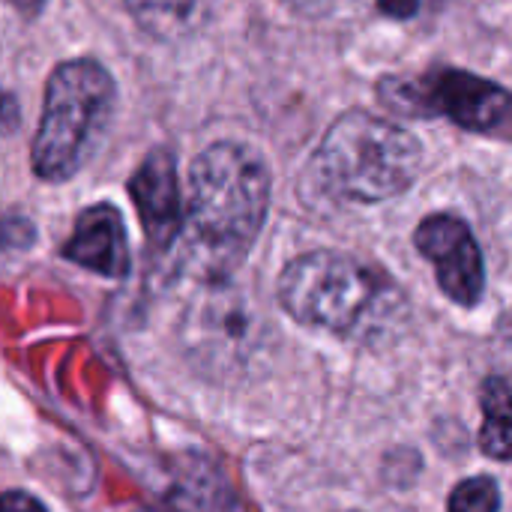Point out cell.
Segmentation results:
<instances>
[{
	"instance_id": "1",
	"label": "cell",
	"mask_w": 512,
	"mask_h": 512,
	"mask_svg": "<svg viewBox=\"0 0 512 512\" xmlns=\"http://www.w3.org/2000/svg\"><path fill=\"white\" fill-rule=\"evenodd\" d=\"M270 204L264 159L234 141L210 144L189 171V252L207 273L237 264L255 243Z\"/></svg>"
},
{
	"instance_id": "7",
	"label": "cell",
	"mask_w": 512,
	"mask_h": 512,
	"mask_svg": "<svg viewBox=\"0 0 512 512\" xmlns=\"http://www.w3.org/2000/svg\"><path fill=\"white\" fill-rule=\"evenodd\" d=\"M129 195L138 207L150 246L165 252L183 231V204L174 153L165 147L153 150L129 180Z\"/></svg>"
},
{
	"instance_id": "5",
	"label": "cell",
	"mask_w": 512,
	"mask_h": 512,
	"mask_svg": "<svg viewBox=\"0 0 512 512\" xmlns=\"http://www.w3.org/2000/svg\"><path fill=\"white\" fill-rule=\"evenodd\" d=\"M381 99L396 111L447 117L471 132L498 129L510 114V93L501 84L462 69H432L417 81L390 78L381 84Z\"/></svg>"
},
{
	"instance_id": "14",
	"label": "cell",
	"mask_w": 512,
	"mask_h": 512,
	"mask_svg": "<svg viewBox=\"0 0 512 512\" xmlns=\"http://www.w3.org/2000/svg\"><path fill=\"white\" fill-rule=\"evenodd\" d=\"M6 3H12V6H15L21 15H27V18H30V15H36V12L45 6V0H6Z\"/></svg>"
},
{
	"instance_id": "11",
	"label": "cell",
	"mask_w": 512,
	"mask_h": 512,
	"mask_svg": "<svg viewBox=\"0 0 512 512\" xmlns=\"http://www.w3.org/2000/svg\"><path fill=\"white\" fill-rule=\"evenodd\" d=\"M18 120H21V111H18L15 96L0 87V138H6L9 132H15L18 129Z\"/></svg>"
},
{
	"instance_id": "2",
	"label": "cell",
	"mask_w": 512,
	"mask_h": 512,
	"mask_svg": "<svg viewBox=\"0 0 512 512\" xmlns=\"http://www.w3.org/2000/svg\"><path fill=\"white\" fill-rule=\"evenodd\" d=\"M114 96V78L96 60H66L51 72L33 138V171L42 180H69L90 162L108 129Z\"/></svg>"
},
{
	"instance_id": "10",
	"label": "cell",
	"mask_w": 512,
	"mask_h": 512,
	"mask_svg": "<svg viewBox=\"0 0 512 512\" xmlns=\"http://www.w3.org/2000/svg\"><path fill=\"white\" fill-rule=\"evenodd\" d=\"M501 492L492 477H471L450 495V512H498Z\"/></svg>"
},
{
	"instance_id": "15",
	"label": "cell",
	"mask_w": 512,
	"mask_h": 512,
	"mask_svg": "<svg viewBox=\"0 0 512 512\" xmlns=\"http://www.w3.org/2000/svg\"><path fill=\"white\" fill-rule=\"evenodd\" d=\"M135 512H174V510H165V507H141V510Z\"/></svg>"
},
{
	"instance_id": "6",
	"label": "cell",
	"mask_w": 512,
	"mask_h": 512,
	"mask_svg": "<svg viewBox=\"0 0 512 512\" xmlns=\"http://www.w3.org/2000/svg\"><path fill=\"white\" fill-rule=\"evenodd\" d=\"M417 249L435 264L438 285L459 306H474L486 288V270L480 246L471 228L447 213H435L420 222L414 234Z\"/></svg>"
},
{
	"instance_id": "12",
	"label": "cell",
	"mask_w": 512,
	"mask_h": 512,
	"mask_svg": "<svg viewBox=\"0 0 512 512\" xmlns=\"http://www.w3.org/2000/svg\"><path fill=\"white\" fill-rule=\"evenodd\" d=\"M0 512H48L27 492H6L0 495Z\"/></svg>"
},
{
	"instance_id": "13",
	"label": "cell",
	"mask_w": 512,
	"mask_h": 512,
	"mask_svg": "<svg viewBox=\"0 0 512 512\" xmlns=\"http://www.w3.org/2000/svg\"><path fill=\"white\" fill-rule=\"evenodd\" d=\"M378 9L390 18H411L420 9V0H378Z\"/></svg>"
},
{
	"instance_id": "4",
	"label": "cell",
	"mask_w": 512,
	"mask_h": 512,
	"mask_svg": "<svg viewBox=\"0 0 512 512\" xmlns=\"http://www.w3.org/2000/svg\"><path fill=\"white\" fill-rule=\"evenodd\" d=\"M387 294L381 273L327 249L300 255L279 279V300L294 321L339 336L366 327Z\"/></svg>"
},
{
	"instance_id": "3",
	"label": "cell",
	"mask_w": 512,
	"mask_h": 512,
	"mask_svg": "<svg viewBox=\"0 0 512 512\" xmlns=\"http://www.w3.org/2000/svg\"><path fill=\"white\" fill-rule=\"evenodd\" d=\"M321 177L351 201H387L402 195L420 171V141L375 114L348 111L324 135L318 147Z\"/></svg>"
},
{
	"instance_id": "9",
	"label": "cell",
	"mask_w": 512,
	"mask_h": 512,
	"mask_svg": "<svg viewBox=\"0 0 512 512\" xmlns=\"http://www.w3.org/2000/svg\"><path fill=\"white\" fill-rule=\"evenodd\" d=\"M483 411H486V423H483V450L501 462L510 459V384L507 378L495 375L483 384Z\"/></svg>"
},
{
	"instance_id": "8",
	"label": "cell",
	"mask_w": 512,
	"mask_h": 512,
	"mask_svg": "<svg viewBox=\"0 0 512 512\" xmlns=\"http://www.w3.org/2000/svg\"><path fill=\"white\" fill-rule=\"evenodd\" d=\"M63 258L93 273L123 279L129 273V243L123 216L111 204L87 207L63 246Z\"/></svg>"
}]
</instances>
